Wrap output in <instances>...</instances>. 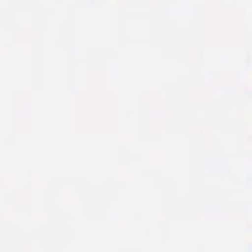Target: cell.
Instances as JSON below:
<instances>
[]
</instances>
